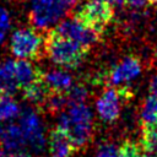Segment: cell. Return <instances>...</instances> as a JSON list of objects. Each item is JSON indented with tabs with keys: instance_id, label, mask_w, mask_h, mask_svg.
I'll return each instance as SVG.
<instances>
[{
	"instance_id": "25",
	"label": "cell",
	"mask_w": 157,
	"mask_h": 157,
	"mask_svg": "<svg viewBox=\"0 0 157 157\" xmlns=\"http://www.w3.org/2000/svg\"><path fill=\"white\" fill-rule=\"evenodd\" d=\"M102 1L107 2L110 6H121L125 2V0H102Z\"/></svg>"
},
{
	"instance_id": "5",
	"label": "cell",
	"mask_w": 157,
	"mask_h": 157,
	"mask_svg": "<svg viewBox=\"0 0 157 157\" xmlns=\"http://www.w3.org/2000/svg\"><path fill=\"white\" fill-rule=\"evenodd\" d=\"M52 31L55 34L67 38V39H71L88 49L91 45H93L94 43H97L99 40V32L86 26L76 17L67 18V20L60 22Z\"/></svg>"
},
{
	"instance_id": "28",
	"label": "cell",
	"mask_w": 157,
	"mask_h": 157,
	"mask_svg": "<svg viewBox=\"0 0 157 157\" xmlns=\"http://www.w3.org/2000/svg\"><path fill=\"white\" fill-rule=\"evenodd\" d=\"M0 157H6V153L2 150H0Z\"/></svg>"
},
{
	"instance_id": "16",
	"label": "cell",
	"mask_w": 157,
	"mask_h": 157,
	"mask_svg": "<svg viewBox=\"0 0 157 157\" xmlns=\"http://www.w3.org/2000/svg\"><path fill=\"white\" fill-rule=\"evenodd\" d=\"M67 105H69V102H67L65 93L53 92V91L49 93V96L44 103V107L53 114H55L58 112H64Z\"/></svg>"
},
{
	"instance_id": "6",
	"label": "cell",
	"mask_w": 157,
	"mask_h": 157,
	"mask_svg": "<svg viewBox=\"0 0 157 157\" xmlns=\"http://www.w3.org/2000/svg\"><path fill=\"white\" fill-rule=\"evenodd\" d=\"M18 125L25 135L26 145L29 146L33 152L40 153L45 147V137L37 113L31 108H26L20 113Z\"/></svg>"
},
{
	"instance_id": "27",
	"label": "cell",
	"mask_w": 157,
	"mask_h": 157,
	"mask_svg": "<svg viewBox=\"0 0 157 157\" xmlns=\"http://www.w3.org/2000/svg\"><path fill=\"white\" fill-rule=\"evenodd\" d=\"M141 157H157L156 152H146L144 151V153H141Z\"/></svg>"
},
{
	"instance_id": "4",
	"label": "cell",
	"mask_w": 157,
	"mask_h": 157,
	"mask_svg": "<svg viewBox=\"0 0 157 157\" xmlns=\"http://www.w3.org/2000/svg\"><path fill=\"white\" fill-rule=\"evenodd\" d=\"M75 17L86 26L101 33L103 28L112 21L113 9L102 0H88L80 7Z\"/></svg>"
},
{
	"instance_id": "14",
	"label": "cell",
	"mask_w": 157,
	"mask_h": 157,
	"mask_svg": "<svg viewBox=\"0 0 157 157\" xmlns=\"http://www.w3.org/2000/svg\"><path fill=\"white\" fill-rule=\"evenodd\" d=\"M140 120L142 128L152 126L157 124V98L153 96H148L142 105L140 112Z\"/></svg>"
},
{
	"instance_id": "8",
	"label": "cell",
	"mask_w": 157,
	"mask_h": 157,
	"mask_svg": "<svg viewBox=\"0 0 157 157\" xmlns=\"http://www.w3.org/2000/svg\"><path fill=\"white\" fill-rule=\"evenodd\" d=\"M121 93L118 88H107L97 99L96 107L99 117L104 121H114L120 114Z\"/></svg>"
},
{
	"instance_id": "22",
	"label": "cell",
	"mask_w": 157,
	"mask_h": 157,
	"mask_svg": "<svg viewBox=\"0 0 157 157\" xmlns=\"http://www.w3.org/2000/svg\"><path fill=\"white\" fill-rule=\"evenodd\" d=\"M118 155V150L113 144L109 142H104L102 145H99L96 157H117Z\"/></svg>"
},
{
	"instance_id": "21",
	"label": "cell",
	"mask_w": 157,
	"mask_h": 157,
	"mask_svg": "<svg viewBox=\"0 0 157 157\" xmlns=\"http://www.w3.org/2000/svg\"><path fill=\"white\" fill-rule=\"evenodd\" d=\"M10 28V16L6 9L0 6V44L4 40L7 31Z\"/></svg>"
},
{
	"instance_id": "9",
	"label": "cell",
	"mask_w": 157,
	"mask_h": 157,
	"mask_svg": "<svg viewBox=\"0 0 157 157\" xmlns=\"http://www.w3.org/2000/svg\"><path fill=\"white\" fill-rule=\"evenodd\" d=\"M0 145L7 151L20 152L26 147V139L18 124H0Z\"/></svg>"
},
{
	"instance_id": "11",
	"label": "cell",
	"mask_w": 157,
	"mask_h": 157,
	"mask_svg": "<svg viewBox=\"0 0 157 157\" xmlns=\"http://www.w3.org/2000/svg\"><path fill=\"white\" fill-rule=\"evenodd\" d=\"M75 150V146L65 132H63L58 128L50 132L49 152L52 157H71Z\"/></svg>"
},
{
	"instance_id": "3",
	"label": "cell",
	"mask_w": 157,
	"mask_h": 157,
	"mask_svg": "<svg viewBox=\"0 0 157 157\" xmlns=\"http://www.w3.org/2000/svg\"><path fill=\"white\" fill-rule=\"evenodd\" d=\"M43 37L32 28H21L13 32L10 42L11 53L21 60L39 59L43 50Z\"/></svg>"
},
{
	"instance_id": "2",
	"label": "cell",
	"mask_w": 157,
	"mask_h": 157,
	"mask_svg": "<svg viewBox=\"0 0 157 157\" xmlns=\"http://www.w3.org/2000/svg\"><path fill=\"white\" fill-rule=\"evenodd\" d=\"M44 50L55 64L65 67H76L86 56L88 48L50 31L44 42Z\"/></svg>"
},
{
	"instance_id": "13",
	"label": "cell",
	"mask_w": 157,
	"mask_h": 157,
	"mask_svg": "<svg viewBox=\"0 0 157 157\" xmlns=\"http://www.w3.org/2000/svg\"><path fill=\"white\" fill-rule=\"evenodd\" d=\"M52 91L43 81V77L36 80L34 82L23 87V97L26 101L36 104V105H44L49 93Z\"/></svg>"
},
{
	"instance_id": "7",
	"label": "cell",
	"mask_w": 157,
	"mask_h": 157,
	"mask_svg": "<svg viewBox=\"0 0 157 157\" xmlns=\"http://www.w3.org/2000/svg\"><path fill=\"white\" fill-rule=\"evenodd\" d=\"M141 61L136 56H126L117 64L109 72V82L112 85H121L135 80L141 74Z\"/></svg>"
},
{
	"instance_id": "15",
	"label": "cell",
	"mask_w": 157,
	"mask_h": 157,
	"mask_svg": "<svg viewBox=\"0 0 157 157\" xmlns=\"http://www.w3.org/2000/svg\"><path fill=\"white\" fill-rule=\"evenodd\" d=\"M21 113L18 103L12 98L10 94H1L0 96V121H7Z\"/></svg>"
},
{
	"instance_id": "12",
	"label": "cell",
	"mask_w": 157,
	"mask_h": 157,
	"mask_svg": "<svg viewBox=\"0 0 157 157\" xmlns=\"http://www.w3.org/2000/svg\"><path fill=\"white\" fill-rule=\"evenodd\" d=\"M43 81L53 92L65 93L72 86V77L63 70H50L43 74Z\"/></svg>"
},
{
	"instance_id": "19",
	"label": "cell",
	"mask_w": 157,
	"mask_h": 157,
	"mask_svg": "<svg viewBox=\"0 0 157 157\" xmlns=\"http://www.w3.org/2000/svg\"><path fill=\"white\" fill-rule=\"evenodd\" d=\"M141 148L137 144L126 140L118 148L117 157H141Z\"/></svg>"
},
{
	"instance_id": "1",
	"label": "cell",
	"mask_w": 157,
	"mask_h": 157,
	"mask_svg": "<svg viewBox=\"0 0 157 157\" xmlns=\"http://www.w3.org/2000/svg\"><path fill=\"white\" fill-rule=\"evenodd\" d=\"M80 0H29L28 17L38 29H47L63 20Z\"/></svg>"
},
{
	"instance_id": "20",
	"label": "cell",
	"mask_w": 157,
	"mask_h": 157,
	"mask_svg": "<svg viewBox=\"0 0 157 157\" xmlns=\"http://www.w3.org/2000/svg\"><path fill=\"white\" fill-rule=\"evenodd\" d=\"M17 88L18 87L5 76L2 67H1V63H0V96L1 94H10L11 96L13 92H16Z\"/></svg>"
},
{
	"instance_id": "23",
	"label": "cell",
	"mask_w": 157,
	"mask_h": 157,
	"mask_svg": "<svg viewBox=\"0 0 157 157\" xmlns=\"http://www.w3.org/2000/svg\"><path fill=\"white\" fill-rule=\"evenodd\" d=\"M125 2H128V5L132 9H142L146 6L147 0H125Z\"/></svg>"
},
{
	"instance_id": "26",
	"label": "cell",
	"mask_w": 157,
	"mask_h": 157,
	"mask_svg": "<svg viewBox=\"0 0 157 157\" xmlns=\"http://www.w3.org/2000/svg\"><path fill=\"white\" fill-rule=\"evenodd\" d=\"M6 157H31V156L27 153H23V152H13V153L6 155Z\"/></svg>"
},
{
	"instance_id": "24",
	"label": "cell",
	"mask_w": 157,
	"mask_h": 157,
	"mask_svg": "<svg viewBox=\"0 0 157 157\" xmlns=\"http://www.w3.org/2000/svg\"><path fill=\"white\" fill-rule=\"evenodd\" d=\"M150 92H151V96L157 98V74L152 77V80L150 82Z\"/></svg>"
},
{
	"instance_id": "30",
	"label": "cell",
	"mask_w": 157,
	"mask_h": 157,
	"mask_svg": "<svg viewBox=\"0 0 157 157\" xmlns=\"http://www.w3.org/2000/svg\"><path fill=\"white\" fill-rule=\"evenodd\" d=\"M156 59H157V49H156Z\"/></svg>"
},
{
	"instance_id": "29",
	"label": "cell",
	"mask_w": 157,
	"mask_h": 157,
	"mask_svg": "<svg viewBox=\"0 0 157 157\" xmlns=\"http://www.w3.org/2000/svg\"><path fill=\"white\" fill-rule=\"evenodd\" d=\"M148 2H152V4H157V0H147Z\"/></svg>"
},
{
	"instance_id": "10",
	"label": "cell",
	"mask_w": 157,
	"mask_h": 157,
	"mask_svg": "<svg viewBox=\"0 0 157 157\" xmlns=\"http://www.w3.org/2000/svg\"><path fill=\"white\" fill-rule=\"evenodd\" d=\"M43 77V72L37 69L33 64H31L27 60H15L13 66V80L17 85V87H25L36 80H39Z\"/></svg>"
},
{
	"instance_id": "17",
	"label": "cell",
	"mask_w": 157,
	"mask_h": 157,
	"mask_svg": "<svg viewBox=\"0 0 157 157\" xmlns=\"http://www.w3.org/2000/svg\"><path fill=\"white\" fill-rule=\"evenodd\" d=\"M141 147L146 152L157 153V124L152 126L142 128Z\"/></svg>"
},
{
	"instance_id": "18",
	"label": "cell",
	"mask_w": 157,
	"mask_h": 157,
	"mask_svg": "<svg viewBox=\"0 0 157 157\" xmlns=\"http://www.w3.org/2000/svg\"><path fill=\"white\" fill-rule=\"evenodd\" d=\"M65 96L67 98L69 104L85 103V101L87 99V90L82 85H75L65 92Z\"/></svg>"
}]
</instances>
